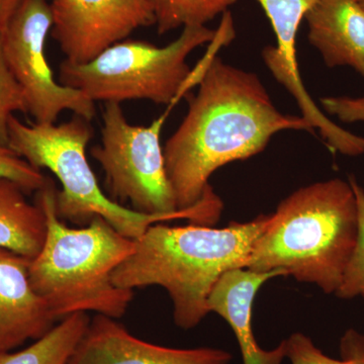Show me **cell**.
Returning <instances> with one entry per match:
<instances>
[{"label":"cell","mask_w":364,"mask_h":364,"mask_svg":"<svg viewBox=\"0 0 364 364\" xmlns=\"http://www.w3.org/2000/svg\"><path fill=\"white\" fill-rule=\"evenodd\" d=\"M360 4H361V6H363L364 9V0H360Z\"/></svg>","instance_id":"cell-25"},{"label":"cell","mask_w":364,"mask_h":364,"mask_svg":"<svg viewBox=\"0 0 364 364\" xmlns=\"http://www.w3.org/2000/svg\"><path fill=\"white\" fill-rule=\"evenodd\" d=\"M198 86L163 149L178 210L202 200L215 170L262 152L275 134L315 131L303 117L279 112L256 74L218 57L210 60Z\"/></svg>","instance_id":"cell-1"},{"label":"cell","mask_w":364,"mask_h":364,"mask_svg":"<svg viewBox=\"0 0 364 364\" xmlns=\"http://www.w3.org/2000/svg\"><path fill=\"white\" fill-rule=\"evenodd\" d=\"M87 313L60 320L42 338L16 352H0V364H66L90 324Z\"/></svg>","instance_id":"cell-15"},{"label":"cell","mask_w":364,"mask_h":364,"mask_svg":"<svg viewBox=\"0 0 364 364\" xmlns=\"http://www.w3.org/2000/svg\"><path fill=\"white\" fill-rule=\"evenodd\" d=\"M30 265L28 258L0 248V352L42 338L58 321L33 289Z\"/></svg>","instance_id":"cell-11"},{"label":"cell","mask_w":364,"mask_h":364,"mask_svg":"<svg viewBox=\"0 0 364 364\" xmlns=\"http://www.w3.org/2000/svg\"><path fill=\"white\" fill-rule=\"evenodd\" d=\"M223 349H176L136 338L114 318L97 314L66 364H229Z\"/></svg>","instance_id":"cell-10"},{"label":"cell","mask_w":364,"mask_h":364,"mask_svg":"<svg viewBox=\"0 0 364 364\" xmlns=\"http://www.w3.org/2000/svg\"><path fill=\"white\" fill-rule=\"evenodd\" d=\"M340 353L350 364H364V334L354 329L347 330L340 340Z\"/></svg>","instance_id":"cell-23"},{"label":"cell","mask_w":364,"mask_h":364,"mask_svg":"<svg viewBox=\"0 0 364 364\" xmlns=\"http://www.w3.org/2000/svg\"><path fill=\"white\" fill-rule=\"evenodd\" d=\"M26 196L18 183L0 177V248L32 260L44 245L47 222L42 208Z\"/></svg>","instance_id":"cell-14"},{"label":"cell","mask_w":364,"mask_h":364,"mask_svg":"<svg viewBox=\"0 0 364 364\" xmlns=\"http://www.w3.org/2000/svg\"><path fill=\"white\" fill-rule=\"evenodd\" d=\"M173 105L147 127L127 121L121 104L107 102L102 114V143L91 149L105 174L114 200L129 202L136 212H179L165 168L160 136Z\"/></svg>","instance_id":"cell-7"},{"label":"cell","mask_w":364,"mask_h":364,"mask_svg":"<svg viewBox=\"0 0 364 364\" xmlns=\"http://www.w3.org/2000/svg\"><path fill=\"white\" fill-rule=\"evenodd\" d=\"M286 341L287 358L291 364H350L346 359L338 360L326 355L303 333H294Z\"/></svg>","instance_id":"cell-21"},{"label":"cell","mask_w":364,"mask_h":364,"mask_svg":"<svg viewBox=\"0 0 364 364\" xmlns=\"http://www.w3.org/2000/svg\"><path fill=\"white\" fill-rule=\"evenodd\" d=\"M358 205V231L355 248L346 270L343 280L336 294L342 299H351L360 296L364 299V189L354 177L349 178Z\"/></svg>","instance_id":"cell-18"},{"label":"cell","mask_w":364,"mask_h":364,"mask_svg":"<svg viewBox=\"0 0 364 364\" xmlns=\"http://www.w3.org/2000/svg\"><path fill=\"white\" fill-rule=\"evenodd\" d=\"M238 0H154L159 35L178 28L205 26Z\"/></svg>","instance_id":"cell-17"},{"label":"cell","mask_w":364,"mask_h":364,"mask_svg":"<svg viewBox=\"0 0 364 364\" xmlns=\"http://www.w3.org/2000/svg\"><path fill=\"white\" fill-rule=\"evenodd\" d=\"M53 14L47 0H20L2 30L4 58L25 95L28 114L38 124H54L70 111L92 121L95 102L85 93L55 80L45 46Z\"/></svg>","instance_id":"cell-8"},{"label":"cell","mask_w":364,"mask_h":364,"mask_svg":"<svg viewBox=\"0 0 364 364\" xmlns=\"http://www.w3.org/2000/svg\"><path fill=\"white\" fill-rule=\"evenodd\" d=\"M270 215L232 222L222 229L196 224L152 225L135 240L134 252L116 268L112 282L131 291L162 287L173 303L177 327L191 329L210 313L208 299L222 275L247 267L254 244L267 230Z\"/></svg>","instance_id":"cell-2"},{"label":"cell","mask_w":364,"mask_h":364,"mask_svg":"<svg viewBox=\"0 0 364 364\" xmlns=\"http://www.w3.org/2000/svg\"><path fill=\"white\" fill-rule=\"evenodd\" d=\"M215 33L205 26H186L176 41L164 47L124 40L86 63L64 60L59 82L81 91L95 102L147 100L176 105L191 87L186 59L200 46L212 43Z\"/></svg>","instance_id":"cell-6"},{"label":"cell","mask_w":364,"mask_h":364,"mask_svg":"<svg viewBox=\"0 0 364 364\" xmlns=\"http://www.w3.org/2000/svg\"><path fill=\"white\" fill-rule=\"evenodd\" d=\"M28 114L23 91L7 65L2 49V30H0V144L9 146V123L14 112Z\"/></svg>","instance_id":"cell-19"},{"label":"cell","mask_w":364,"mask_h":364,"mask_svg":"<svg viewBox=\"0 0 364 364\" xmlns=\"http://www.w3.org/2000/svg\"><path fill=\"white\" fill-rule=\"evenodd\" d=\"M0 177L16 182L28 195L42 188L47 177L41 170L16 154L9 146L0 144Z\"/></svg>","instance_id":"cell-20"},{"label":"cell","mask_w":364,"mask_h":364,"mask_svg":"<svg viewBox=\"0 0 364 364\" xmlns=\"http://www.w3.org/2000/svg\"><path fill=\"white\" fill-rule=\"evenodd\" d=\"M57 191L47 178L36 196L45 213L47 235L39 254L31 260L33 289L57 320L87 312L123 317L134 293L117 287L112 273L134 252L135 240L100 217L86 226H67L57 213Z\"/></svg>","instance_id":"cell-3"},{"label":"cell","mask_w":364,"mask_h":364,"mask_svg":"<svg viewBox=\"0 0 364 364\" xmlns=\"http://www.w3.org/2000/svg\"><path fill=\"white\" fill-rule=\"evenodd\" d=\"M287 277L282 270L256 272L237 268L223 274L208 299V311L229 323L240 347L243 364H282L287 358V341L272 350H264L256 341L252 329L254 299L267 280Z\"/></svg>","instance_id":"cell-12"},{"label":"cell","mask_w":364,"mask_h":364,"mask_svg":"<svg viewBox=\"0 0 364 364\" xmlns=\"http://www.w3.org/2000/svg\"><path fill=\"white\" fill-rule=\"evenodd\" d=\"M358 231V205L349 182L334 178L304 186L270 215L246 268L256 272L282 270L325 294H336Z\"/></svg>","instance_id":"cell-4"},{"label":"cell","mask_w":364,"mask_h":364,"mask_svg":"<svg viewBox=\"0 0 364 364\" xmlns=\"http://www.w3.org/2000/svg\"><path fill=\"white\" fill-rule=\"evenodd\" d=\"M90 123L77 114L60 124H26L14 116L9 119V147L35 168L50 170L59 179L62 191H57L56 208L60 219L82 227L100 217L133 240L158 223L188 219L191 224L213 226L219 221L224 203L213 189L193 207L170 215L142 214L105 196L86 158L92 136Z\"/></svg>","instance_id":"cell-5"},{"label":"cell","mask_w":364,"mask_h":364,"mask_svg":"<svg viewBox=\"0 0 364 364\" xmlns=\"http://www.w3.org/2000/svg\"><path fill=\"white\" fill-rule=\"evenodd\" d=\"M18 2L20 0H0V30H4Z\"/></svg>","instance_id":"cell-24"},{"label":"cell","mask_w":364,"mask_h":364,"mask_svg":"<svg viewBox=\"0 0 364 364\" xmlns=\"http://www.w3.org/2000/svg\"><path fill=\"white\" fill-rule=\"evenodd\" d=\"M268 20L275 37L277 45L269 50L270 59L282 70H298L296 60V35L301 21L318 0H257Z\"/></svg>","instance_id":"cell-16"},{"label":"cell","mask_w":364,"mask_h":364,"mask_svg":"<svg viewBox=\"0 0 364 364\" xmlns=\"http://www.w3.org/2000/svg\"><path fill=\"white\" fill-rule=\"evenodd\" d=\"M325 111L338 117L344 123L364 122V95L361 97H346L321 98Z\"/></svg>","instance_id":"cell-22"},{"label":"cell","mask_w":364,"mask_h":364,"mask_svg":"<svg viewBox=\"0 0 364 364\" xmlns=\"http://www.w3.org/2000/svg\"><path fill=\"white\" fill-rule=\"evenodd\" d=\"M309 41L329 67L364 76V9L360 0H318L306 13Z\"/></svg>","instance_id":"cell-13"},{"label":"cell","mask_w":364,"mask_h":364,"mask_svg":"<svg viewBox=\"0 0 364 364\" xmlns=\"http://www.w3.org/2000/svg\"><path fill=\"white\" fill-rule=\"evenodd\" d=\"M51 7L52 37L72 63H86L136 28L156 25L154 0H52Z\"/></svg>","instance_id":"cell-9"}]
</instances>
